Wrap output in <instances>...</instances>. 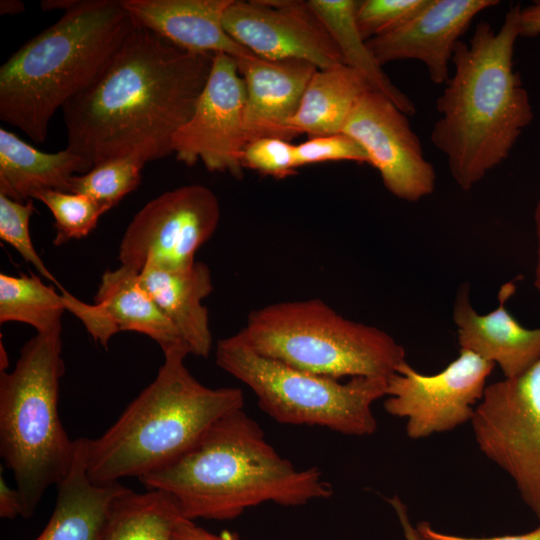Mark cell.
<instances>
[{
	"label": "cell",
	"mask_w": 540,
	"mask_h": 540,
	"mask_svg": "<svg viewBox=\"0 0 540 540\" xmlns=\"http://www.w3.org/2000/svg\"><path fill=\"white\" fill-rule=\"evenodd\" d=\"M232 0H121L136 27L196 53H224L236 60L253 55L224 29Z\"/></svg>",
	"instance_id": "obj_19"
},
{
	"label": "cell",
	"mask_w": 540,
	"mask_h": 540,
	"mask_svg": "<svg viewBox=\"0 0 540 540\" xmlns=\"http://www.w3.org/2000/svg\"><path fill=\"white\" fill-rule=\"evenodd\" d=\"M134 28L121 1L77 0L1 66V121L44 143L56 111L97 78Z\"/></svg>",
	"instance_id": "obj_4"
},
{
	"label": "cell",
	"mask_w": 540,
	"mask_h": 540,
	"mask_svg": "<svg viewBox=\"0 0 540 540\" xmlns=\"http://www.w3.org/2000/svg\"><path fill=\"white\" fill-rule=\"evenodd\" d=\"M183 517L170 494L127 489L115 501L104 540H171L175 524Z\"/></svg>",
	"instance_id": "obj_25"
},
{
	"label": "cell",
	"mask_w": 540,
	"mask_h": 540,
	"mask_svg": "<svg viewBox=\"0 0 540 540\" xmlns=\"http://www.w3.org/2000/svg\"><path fill=\"white\" fill-rule=\"evenodd\" d=\"M241 162L243 169L283 179L293 175L298 168L296 145L280 138H259L246 144Z\"/></svg>",
	"instance_id": "obj_31"
},
{
	"label": "cell",
	"mask_w": 540,
	"mask_h": 540,
	"mask_svg": "<svg viewBox=\"0 0 540 540\" xmlns=\"http://www.w3.org/2000/svg\"><path fill=\"white\" fill-rule=\"evenodd\" d=\"M387 501L394 509L403 530L405 540H426L419 532L417 526L415 527L412 524L407 507L403 501L397 495L388 498Z\"/></svg>",
	"instance_id": "obj_37"
},
{
	"label": "cell",
	"mask_w": 540,
	"mask_h": 540,
	"mask_svg": "<svg viewBox=\"0 0 540 540\" xmlns=\"http://www.w3.org/2000/svg\"><path fill=\"white\" fill-rule=\"evenodd\" d=\"M493 368V363L463 349L432 375L404 361L387 378L384 409L406 419V434L412 440L451 431L471 422Z\"/></svg>",
	"instance_id": "obj_11"
},
{
	"label": "cell",
	"mask_w": 540,
	"mask_h": 540,
	"mask_svg": "<svg viewBox=\"0 0 540 540\" xmlns=\"http://www.w3.org/2000/svg\"><path fill=\"white\" fill-rule=\"evenodd\" d=\"M173 496L184 518L232 520L266 502L300 506L333 494L317 467L297 468L243 409L218 419L172 463L139 478Z\"/></svg>",
	"instance_id": "obj_3"
},
{
	"label": "cell",
	"mask_w": 540,
	"mask_h": 540,
	"mask_svg": "<svg viewBox=\"0 0 540 540\" xmlns=\"http://www.w3.org/2000/svg\"><path fill=\"white\" fill-rule=\"evenodd\" d=\"M171 540H239V536L227 530L213 533L197 525L193 520L182 517L173 528Z\"/></svg>",
	"instance_id": "obj_33"
},
{
	"label": "cell",
	"mask_w": 540,
	"mask_h": 540,
	"mask_svg": "<svg viewBox=\"0 0 540 540\" xmlns=\"http://www.w3.org/2000/svg\"><path fill=\"white\" fill-rule=\"evenodd\" d=\"M296 161L298 167L331 161L369 163L363 148L342 132L308 137L306 141L296 145Z\"/></svg>",
	"instance_id": "obj_32"
},
{
	"label": "cell",
	"mask_w": 540,
	"mask_h": 540,
	"mask_svg": "<svg viewBox=\"0 0 540 540\" xmlns=\"http://www.w3.org/2000/svg\"><path fill=\"white\" fill-rule=\"evenodd\" d=\"M91 168L67 147L43 152L0 128V194L12 200L26 202L42 190L70 192L72 178Z\"/></svg>",
	"instance_id": "obj_22"
},
{
	"label": "cell",
	"mask_w": 540,
	"mask_h": 540,
	"mask_svg": "<svg viewBox=\"0 0 540 540\" xmlns=\"http://www.w3.org/2000/svg\"><path fill=\"white\" fill-rule=\"evenodd\" d=\"M417 528L426 540H540V525L525 534L495 537H465L447 534L434 529L428 522L424 521L420 522Z\"/></svg>",
	"instance_id": "obj_34"
},
{
	"label": "cell",
	"mask_w": 540,
	"mask_h": 540,
	"mask_svg": "<svg viewBox=\"0 0 540 540\" xmlns=\"http://www.w3.org/2000/svg\"><path fill=\"white\" fill-rule=\"evenodd\" d=\"M68 291L58 294L36 275L0 274V323L22 322L37 334L62 333Z\"/></svg>",
	"instance_id": "obj_26"
},
{
	"label": "cell",
	"mask_w": 540,
	"mask_h": 540,
	"mask_svg": "<svg viewBox=\"0 0 540 540\" xmlns=\"http://www.w3.org/2000/svg\"><path fill=\"white\" fill-rule=\"evenodd\" d=\"M33 199L45 204L53 215L55 246L86 237L95 229L99 218L108 211L91 198L73 192L42 190Z\"/></svg>",
	"instance_id": "obj_28"
},
{
	"label": "cell",
	"mask_w": 540,
	"mask_h": 540,
	"mask_svg": "<svg viewBox=\"0 0 540 540\" xmlns=\"http://www.w3.org/2000/svg\"><path fill=\"white\" fill-rule=\"evenodd\" d=\"M35 211L33 199L18 202L0 194V239L13 247L42 277L59 286L61 292H65L66 290L47 269L33 245L29 223Z\"/></svg>",
	"instance_id": "obj_29"
},
{
	"label": "cell",
	"mask_w": 540,
	"mask_h": 540,
	"mask_svg": "<svg viewBox=\"0 0 540 540\" xmlns=\"http://www.w3.org/2000/svg\"><path fill=\"white\" fill-rule=\"evenodd\" d=\"M427 0H362L355 12L361 36L370 40L387 33L417 13Z\"/></svg>",
	"instance_id": "obj_30"
},
{
	"label": "cell",
	"mask_w": 540,
	"mask_h": 540,
	"mask_svg": "<svg viewBox=\"0 0 540 540\" xmlns=\"http://www.w3.org/2000/svg\"><path fill=\"white\" fill-rule=\"evenodd\" d=\"M342 133L365 151L384 187L395 197L417 202L435 189L436 173L423 153L408 115L388 97L369 90L352 108Z\"/></svg>",
	"instance_id": "obj_13"
},
{
	"label": "cell",
	"mask_w": 540,
	"mask_h": 540,
	"mask_svg": "<svg viewBox=\"0 0 540 540\" xmlns=\"http://www.w3.org/2000/svg\"><path fill=\"white\" fill-rule=\"evenodd\" d=\"M77 0H46L41 2L42 9L45 11L54 9H63L64 11L71 8Z\"/></svg>",
	"instance_id": "obj_40"
},
{
	"label": "cell",
	"mask_w": 540,
	"mask_h": 540,
	"mask_svg": "<svg viewBox=\"0 0 540 540\" xmlns=\"http://www.w3.org/2000/svg\"><path fill=\"white\" fill-rule=\"evenodd\" d=\"M245 84L235 58L217 53L194 112L173 138L176 159L188 166L201 161L210 172L243 175L241 162L248 143Z\"/></svg>",
	"instance_id": "obj_12"
},
{
	"label": "cell",
	"mask_w": 540,
	"mask_h": 540,
	"mask_svg": "<svg viewBox=\"0 0 540 540\" xmlns=\"http://www.w3.org/2000/svg\"><path fill=\"white\" fill-rule=\"evenodd\" d=\"M259 355L319 376L388 378L406 361L387 332L355 322L314 298L253 310L236 333Z\"/></svg>",
	"instance_id": "obj_7"
},
{
	"label": "cell",
	"mask_w": 540,
	"mask_h": 540,
	"mask_svg": "<svg viewBox=\"0 0 540 540\" xmlns=\"http://www.w3.org/2000/svg\"><path fill=\"white\" fill-rule=\"evenodd\" d=\"M214 55L184 50L136 27L97 78L62 108L67 148L92 167L173 153V138L192 116Z\"/></svg>",
	"instance_id": "obj_1"
},
{
	"label": "cell",
	"mask_w": 540,
	"mask_h": 540,
	"mask_svg": "<svg viewBox=\"0 0 540 540\" xmlns=\"http://www.w3.org/2000/svg\"><path fill=\"white\" fill-rule=\"evenodd\" d=\"M236 61L245 84L247 141L264 137L291 141L296 136L289 122L318 68L306 61L269 60L254 54Z\"/></svg>",
	"instance_id": "obj_18"
},
{
	"label": "cell",
	"mask_w": 540,
	"mask_h": 540,
	"mask_svg": "<svg viewBox=\"0 0 540 540\" xmlns=\"http://www.w3.org/2000/svg\"><path fill=\"white\" fill-rule=\"evenodd\" d=\"M64 374L61 333L36 334L20 351L11 372H0V454L15 478L30 518L51 485L73 464L71 440L58 412Z\"/></svg>",
	"instance_id": "obj_6"
},
{
	"label": "cell",
	"mask_w": 540,
	"mask_h": 540,
	"mask_svg": "<svg viewBox=\"0 0 540 540\" xmlns=\"http://www.w3.org/2000/svg\"><path fill=\"white\" fill-rule=\"evenodd\" d=\"M520 8L512 6L498 30L482 20L468 43L456 44L453 74L436 100L440 117L430 139L464 191L509 156L533 119L528 92L513 65Z\"/></svg>",
	"instance_id": "obj_2"
},
{
	"label": "cell",
	"mask_w": 540,
	"mask_h": 540,
	"mask_svg": "<svg viewBox=\"0 0 540 540\" xmlns=\"http://www.w3.org/2000/svg\"><path fill=\"white\" fill-rule=\"evenodd\" d=\"M471 424L479 450L540 519V357L522 374L487 385Z\"/></svg>",
	"instance_id": "obj_9"
},
{
	"label": "cell",
	"mask_w": 540,
	"mask_h": 540,
	"mask_svg": "<svg viewBox=\"0 0 540 540\" xmlns=\"http://www.w3.org/2000/svg\"><path fill=\"white\" fill-rule=\"evenodd\" d=\"M139 275L140 271L125 265L106 270L101 276L95 302L85 303L70 293L67 311L76 316L94 341L105 349L114 334L133 331L150 337L163 353L177 347L189 350L175 326L146 291Z\"/></svg>",
	"instance_id": "obj_16"
},
{
	"label": "cell",
	"mask_w": 540,
	"mask_h": 540,
	"mask_svg": "<svg viewBox=\"0 0 540 540\" xmlns=\"http://www.w3.org/2000/svg\"><path fill=\"white\" fill-rule=\"evenodd\" d=\"M372 90L366 79L346 65L317 69L289 122L297 137L341 133L359 97Z\"/></svg>",
	"instance_id": "obj_23"
},
{
	"label": "cell",
	"mask_w": 540,
	"mask_h": 540,
	"mask_svg": "<svg viewBox=\"0 0 540 540\" xmlns=\"http://www.w3.org/2000/svg\"><path fill=\"white\" fill-rule=\"evenodd\" d=\"M514 291L513 282L503 284L497 308L480 314L470 301V286L462 284L452 313L460 349L497 364L504 378L522 374L540 357V328H526L506 308Z\"/></svg>",
	"instance_id": "obj_17"
},
{
	"label": "cell",
	"mask_w": 540,
	"mask_h": 540,
	"mask_svg": "<svg viewBox=\"0 0 540 540\" xmlns=\"http://www.w3.org/2000/svg\"><path fill=\"white\" fill-rule=\"evenodd\" d=\"M519 30L522 37H536L540 35V1L520 8Z\"/></svg>",
	"instance_id": "obj_36"
},
{
	"label": "cell",
	"mask_w": 540,
	"mask_h": 540,
	"mask_svg": "<svg viewBox=\"0 0 540 540\" xmlns=\"http://www.w3.org/2000/svg\"><path fill=\"white\" fill-rule=\"evenodd\" d=\"M220 215L219 201L206 186L166 191L133 217L120 242L118 259L138 271L146 264L169 270L188 268L214 234Z\"/></svg>",
	"instance_id": "obj_10"
},
{
	"label": "cell",
	"mask_w": 540,
	"mask_h": 540,
	"mask_svg": "<svg viewBox=\"0 0 540 540\" xmlns=\"http://www.w3.org/2000/svg\"><path fill=\"white\" fill-rule=\"evenodd\" d=\"M145 162L134 157L110 159L72 178L70 192L85 195L110 210L141 183Z\"/></svg>",
	"instance_id": "obj_27"
},
{
	"label": "cell",
	"mask_w": 540,
	"mask_h": 540,
	"mask_svg": "<svg viewBox=\"0 0 540 540\" xmlns=\"http://www.w3.org/2000/svg\"><path fill=\"white\" fill-rule=\"evenodd\" d=\"M534 228L536 237V252L533 285L540 292V194L534 210Z\"/></svg>",
	"instance_id": "obj_38"
},
{
	"label": "cell",
	"mask_w": 540,
	"mask_h": 540,
	"mask_svg": "<svg viewBox=\"0 0 540 540\" xmlns=\"http://www.w3.org/2000/svg\"><path fill=\"white\" fill-rule=\"evenodd\" d=\"M76 440V453L57 486L53 513L34 540H104L116 499L128 488L120 482L99 485L87 473L86 438Z\"/></svg>",
	"instance_id": "obj_20"
},
{
	"label": "cell",
	"mask_w": 540,
	"mask_h": 540,
	"mask_svg": "<svg viewBox=\"0 0 540 540\" xmlns=\"http://www.w3.org/2000/svg\"><path fill=\"white\" fill-rule=\"evenodd\" d=\"M215 359L281 424L319 426L350 436L377 430L372 405L386 396L387 378L353 377L342 383L259 355L237 334L217 342Z\"/></svg>",
	"instance_id": "obj_8"
},
{
	"label": "cell",
	"mask_w": 540,
	"mask_h": 540,
	"mask_svg": "<svg viewBox=\"0 0 540 540\" xmlns=\"http://www.w3.org/2000/svg\"><path fill=\"white\" fill-rule=\"evenodd\" d=\"M499 3L498 0H427L411 18L368 40L367 45L381 66L417 60L426 66L435 85L445 84L460 37L478 14Z\"/></svg>",
	"instance_id": "obj_15"
},
{
	"label": "cell",
	"mask_w": 540,
	"mask_h": 540,
	"mask_svg": "<svg viewBox=\"0 0 540 540\" xmlns=\"http://www.w3.org/2000/svg\"><path fill=\"white\" fill-rule=\"evenodd\" d=\"M225 31L254 55L269 60H301L318 69L344 65L342 56L307 1L232 0Z\"/></svg>",
	"instance_id": "obj_14"
},
{
	"label": "cell",
	"mask_w": 540,
	"mask_h": 540,
	"mask_svg": "<svg viewBox=\"0 0 540 540\" xmlns=\"http://www.w3.org/2000/svg\"><path fill=\"white\" fill-rule=\"evenodd\" d=\"M140 281L163 314L175 326L190 354L208 357L212 348L207 308L202 300L213 291L210 269L200 261L169 270L146 264Z\"/></svg>",
	"instance_id": "obj_21"
},
{
	"label": "cell",
	"mask_w": 540,
	"mask_h": 540,
	"mask_svg": "<svg viewBox=\"0 0 540 540\" xmlns=\"http://www.w3.org/2000/svg\"><path fill=\"white\" fill-rule=\"evenodd\" d=\"M307 4L335 42L343 63L358 71L371 89L388 97L408 116L416 113L414 102L383 71L361 36L355 18L356 0H309Z\"/></svg>",
	"instance_id": "obj_24"
},
{
	"label": "cell",
	"mask_w": 540,
	"mask_h": 540,
	"mask_svg": "<svg viewBox=\"0 0 540 540\" xmlns=\"http://www.w3.org/2000/svg\"><path fill=\"white\" fill-rule=\"evenodd\" d=\"M155 379L99 437L86 438L87 473L99 485L138 479L187 452L224 415L243 409L240 388H210L185 366L184 347L164 352Z\"/></svg>",
	"instance_id": "obj_5"
},
{
	"label": "cell",
	"mask_w": 540,
	"mask_h": 540,
	"mask_svg": "<svg viewBox=\"0 0 540 540\" xmlns=\"http://www.w3.org/2000/svg\"><path fill=\"white\" fill-rule=\"evenodd\" d=\"M23 2L18 0H2L0 2V13L3 15H14L24 11Z\"/></svg>",
	"instance_id": "obj_39"
},
{
	"label": "cell",
	"mask_w": 540,
	"mask_h": 540,
	"mask_svg": "<svg viewBox=\"0 0 540 540\" xmlns=\"http://www.w3.org/2000/svg\"><path fill=\"white\" fill-rule=\"evenodd\" d=\"M23 507L17 488H11L4 478L0 477V517L13 520L22 516Z\"/></svg>",
	"instance_id": "obj_35"
}]
</instances>
